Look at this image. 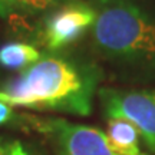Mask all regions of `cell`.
<instances>
[{
  "label": "cell",
  "mask_w": 155,
  "mask_h": 155,
  "mask_svg": "<svg viewBox=\"0 0 155 155\" xmlns=\"http://www.w3.org/2000/svg\"><path fill=\"white\" fill-rule=\"evenodd\" d=\"M95 17L91 3L71 0L42 17L38 30L39 43L49 52L69 49L91 32Z\"/></svg>",
  "instance_id": "5b68a950"
},
{
  "label": "cell",
  "mask_w": 155,
  "mask_h": 155,
  "mask_svg": "<svg viewBox=\"0 0 155 155\" xmlns=\"http://www.w3.org/2000/svg\"><path fill=\"white\" fill-rule=\"evenodd\" d=\"M0 155H35L25 147L17 142H5L0 144Z\"/></svg>",
  "instance_id": "9c48e42d"
},
{
  "label": "cell",
  "mask_w": 155,
  "mask_h": 155,
  "mask_svg": "<svg viewBox=\"0 0 155 155\" xmlns=\"http://www.w3.org/2000/svg\"><path fill=\"white\" fill-rule=\"evenodd\" d=\"M104 132L116 155H148L141 150V135L137 127L127 119L109 118Z\"/></svg>",
  "instance_id": "8992f818"
},
{
  "label": "cell",
  "mask_w": 155,
  "mask_h": 155,
  "mask_svg": "<svg viewBox=\"0 0 155 155\" xmlns=\"http://www.w3.org/2000/svg\"><path fill=\"white\" fill-rule=\"evenodd\" d=\"M71 0H0L2 17L45 16L46 13Z\"/></svg>",
  "instance_id": "ba28073f"
},
{
  "label": "cell",
  "mask_w": 155,
  "mask_h": 155,
  "mask_svg": "<svg viewBox=\"0 0 155 155\" xmlns=\"http://www.w3.org/2000/svg\"><path fill=\"white\" fill-rule=\"evenodd\" d=\"M105 72L92 53L42 52L38 62L0 86V101L33 111L89 116Z\"/></svg>",
  "instance_id": "6da1fadb"
},
{
  "label": "cell",
  "mask_w": 155,
  "mask_h": 155,
  "mask_svg": "<svg viewBox=\"0 0 155 155\" xmlns=\"http://www.w3.org/2000/svg\"><path fill=\"white\" fill-rule=\"evenodd\" d=\"M96 98L106 119L121 118L134 124L147 148L155 154V86H101Z\"/></svg>",
  "instance_id": "277c9868"
},
{
  "label": "cell",
  "mask_w": 155,
  "mask_h": 155,
  "mask_svg": "<svg viewBox=\"0 0 155 155\" xmlns=\"http://www.w3.org/2000/svg\"><path fill=\"white\" fill-rule=\"evenodd\" d=\"M91 50L105 72L132 88L155 85V7L144 0H92Z\"/></svg>",
  "instance_id": "7a4b0ae2"
},
{
  "label": "cell",
  "mask_w": 155,
  "mask_h": 155,
  "mask_svg": "<svg viewBox=\"0 0 155 155\" xmlns=\"http://www.w3.org/2000/svg\"><path fill=\"white\" fill-rule=\"evenodd\" d=\"M12 121L19 122V116L15 114L13 106L3 102V101H0V127L2 125H7Z\"/></svg>",
  "instance_id": "30bf717a"
},
{
  "label": "cell",
  "mask_w": 155,
  "mask_h": 155,
  "mask_svg": "<svg viewBox=\"0 0 155 155\" xmlns=\"http://www.w3.org/2000/svg\"><path fill=\"white\" fill-rule=\"evenodd\" d=\"M23 122L43 135L52 155H116L99 128L63 118L26 116Z\"/></svg>",
  "instance_id": "3957f363"
},
{
  "label": "cell",
  "mask_w": 155,
  "mask_h": 155,
  "mask_svg": "<svg viewBox=\"0 0 155 155\" xmlns=\"http://www.w3.org/2000/svg\"><path fill=\"white\" fill-rule=\"evenodd\" d=\"M42 56V52L32 43L7 42L0 46V68L22 72Z\"/></svg>",
  "instance_id": "52a82bcc"
}]
</instances>
